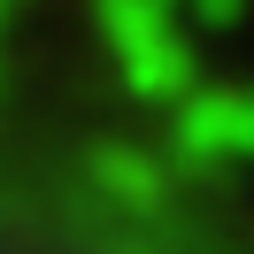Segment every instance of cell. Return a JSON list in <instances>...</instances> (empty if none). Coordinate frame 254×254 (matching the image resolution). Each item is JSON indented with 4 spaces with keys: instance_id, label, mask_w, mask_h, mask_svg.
<instances>
[{
    "instance_id": "obj_1",
    "label": "cell",
    "mask_w": 254,
    "mask_h": 254,
    "mask_svg": "<svg viewBox=\"0 0 254 254\" xmlns=\"http://www.w3.org/2000/svg\"><path fill=\"white\" fill-rule=\"evenodd\" d=\"M0 254H254V162L100 23H8Z\"/></svg>"
}]
</instances>
